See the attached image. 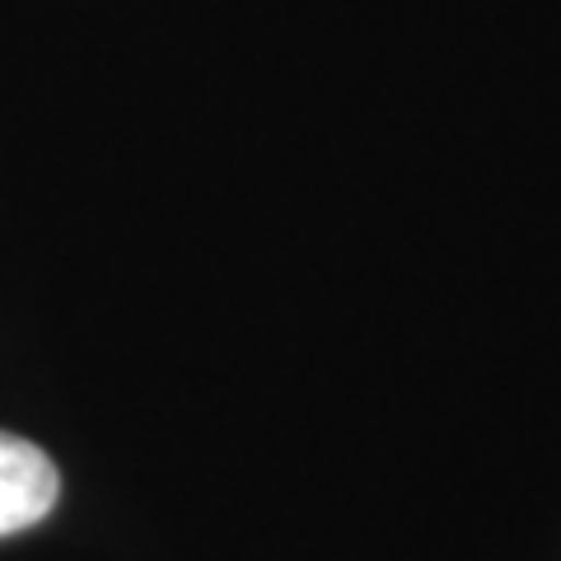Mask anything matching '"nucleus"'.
<instances>
[{
	"label": "nucleus",
	"instance_id": "f257e3e1",
	"mask_svg": "<svg viewBox=\"0 0 561 561\" xmlns=\"http://www.w3.org/2000/svg\"><path fill=\"white\" fill-rule=\"evenodd\" d=\"M57 496H61L57 463L24 435L0 431V538L24 534L38 519H47Z\"/></svg>",
	"mask_w": 561,
	"mask_h": 561
}]
</instances>
